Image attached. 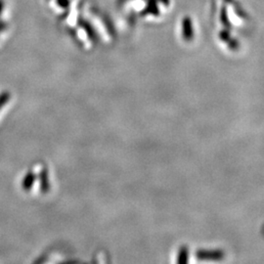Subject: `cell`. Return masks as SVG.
<instances>
[{"label": "cell", "mask_w": 264, "mask_h": 264, "mask_svg": "<svg viewBox=\"0 0 264 264\" xmlns=\"http://www.w3.org/2000/svg\"><path fill=\"white\" fill-rule=\"evenodd\" d=\"M196 257L201 260H219L223 257V253L219 251H198Z\"/></svg>", "instance_id": "cell-1"}, {"label": "cell", "mask_w": 264, "mask_h": 264, "mask_svg": "<svg viewBox=\"0 0 264 264\" xmlns=\"http://www.w3.org/2000/svg\"><path fill=\"white\" fill-rule=\"evenodd\" d=\"M40 191L43 194H46L48 191H50V179H49V172L46 168H43L39 171L38 175Z\"/></svg>", "instance_id": "cell-2"}, {"label": "cell", "mask_w": 264, "mask_h": 264, "mask_svg": "<svg viewBox=\"0 0 264 264\" xmlns=\"http://www.w3.org/2000/svg\"><path fill=\"white\" fill-rule=\"evenodd\" d=\"M36 179L37 175L33 171H29L22 180V189L24 191L31 190Z\"/></svg>", "instance_id": "cell-3"}, {"label": "cell", "mask_w": 264, "mask_h": 264, "mask_svg": "<svg viewBox=\"0 0 264 264\" xmlns=\"http://www.w3.org/2000/svg\"><path fill=\"white\" fill-rule=\"evenodd\" d=\"M188 259H189V250L186 246H183L180 248L176 261L179 264L187 263Z\"/></svg>", "instance_id": "cell-4"}, {"label": "cell", "mask_w": 264, "mask_h": 264, "mask_svg": "<svg viewBox=\"0 0 264 264\" xmlns=\"http://www.w3.org/2000/svg\"><path fill=\"white\" fill-rule=\"evenodd\" d=\"M11 93L9 91H3L0 93V110L6 105L11 99Z\"/></svg>", "instance_id": "cell-5"}]
</instances>
